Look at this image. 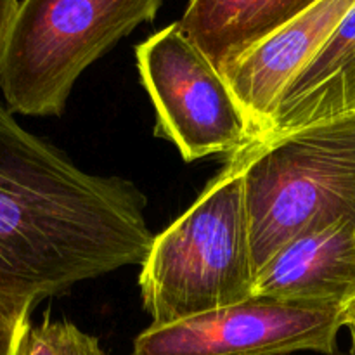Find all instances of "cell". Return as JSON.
Segmentation results:
<instances>
[{"instance_id":"30bf717a","label":"cell","mask_w":355,"mask_h":355,"mask_svg":"<svg viewBox=\"0 0 355 355\" xmlns=\"http://www.w3.org/2000/svg\"><path fill=\"white\" fill-rule=\"evenodd\" d=\"M319 0H189L177 21L222 73Z\"/></svg>"},{"instance_id":"ba28073f","label":"cell","mask_w":355,"mask_h":355,"mask_svg":"<svg viewBox=\"0 0 355 355\" xmlns=\"http://www.w3.org/2000/svg\"><path fill=\"white\" fill-rule=\"evenodd\" d=\"M253 298L347 307L355 300V220L295 239L257 272Z\"/></svg>"},{"instance_id":"6da1fadb","label":"cell","mask_w":355,"mask_h":355,"mask_svg":"<svg viewBox=\"0 0 355 355\" xmlns=\"http://www.w3.org/2000/svg\"><path fill=\"white\" fill-rule=\"evenodd\" d=\"M144 207L134 184L76 168L0 104V300L33 309L142 266L155 239Z\"/></svg>"},{"instance_id":"52a82bcc","label":"cell","mask_w":355,"mask_h":355,"mask_svg":"<svg viewBox=\"0 0 355 355\" xmlns=\"http://www.w3.org/2000/svg\"><path fill=\"white\" fill-rule=\"evenodd\" d=\"M354 3L355 0H319L253 45L222 73L259 137L269 127L288 83L318 54Z\"/></svg>"},{"instance_id":"8992f818","label":"cell","mask_w":355,"mask_h":355,"mask_svg":"<svg viewBox=\"0 0 355 355\" xmlns=\"http://www.w3.org/2000/svg\"><path fill=\"white\" fill-rule=\"evenodd\" d=\"M345 309L250 298L170 324H151L130 355H338Z\"/></svg>"},{"instance_id":"7a4b0ae2","label":"cell","mask_w":355,"mask_h":355,"mask_svg":"<svg viewBox=\"0 0 355 355\" xmlns=\"http://www.w3.org/2000/svg\"><path fill=\"white\" fill-rule=\"evenodd\" d=\"M255 276L236 153L196 203L155 236L139 276L142 307L153 324H170L250 300Z\"/></svg>"},{"instance_id":"7c38bea8","label":"cell","mask_w":355,"mask_h":355,"mask_svg":"<svg viewBox=\"0 0 355 355\" xmlns=\"http://www.w3.org/2000/svg\"><path fill=\"white\" fill-rule=\"evenodd\" d=\"M31 309L0 300V355H16L21 338L30 326Z\"/></svg>"},{"instance_id":"8fae6325","label":"cell","mask_w":355,"mask_h":355,"mask_svg":"<svg viewBox=\"0 0 355 355\" xmlns=\"http://www.w3.org/2000/svg\"><path fill=\"white\" fill-rule=\"evenodd\" d=\"M16 355H106L99 340L76 328L69 321H51L31 324L21 338Z\"/></svg>"},{"instance_id":"5b68a950","label":"cell","mask_w":355,"mask_h":355,"mask_svg":"<svg viewBox=\"0 0 355 355\" xmlns=\"http://www.w3.org/2000/svg\"><path fill=\"white\" fill-rule=\"evenodd\" d=\"M139 75L156 110L158 137L186 162L231 158L259 139L220 69L173 23L135 47Z\"/></svg>"},{"instance_id":"9c48e42d","label":"cell","mask_w":355,"mask_h":355,"mask_svg":"<svg viewBox=\"0 0 355 355\" xmlns=\"http://www.w3.org/2000/svg\"><path fill=\"white\" fill-rule=\"evenodd\" d=\"M355 116V3L281 94L257 141Z\"/></svg>"},{"instance_id":"4fadbf2b","label":"cell","mask_w":355,"mask_h":355,"mask_svg":"<svg viewBox=\"0 0 355 355\" xmlns=\"http://www.w3.org/2000/svg\"><path fill=\"white\" fill-rule=\"evenodd\" d=\"M19 0H0V62L6 52L7 40H9L10 30H12L14 19H16Z\"/></svg>"},{"instance_id":"5bb4252c","label":"cell","mask_w":355,"mask_h":355,"mask_svg":"<svg viewBox=\"0 0 355 355\" xmlns=\"http://www.w3.org/2000/svg\"><path fill=\"white\" fill-rule=\"evenodd\" d=\"M345 328H349L350 336H352L354 355H355V300L350 302L345 309Z\"/></svg>"},{"instance_id":"3957f363","label":"cell","mask_w":355,"mask_h":355,"mask_svg":"<svg viewBox=\"0 0 355 355\" xmlns=\"http://www.w3.org/2000/svg\"><path fill=\"white\" fill-rule=\"evenodd\" d=\"M239 155L257 272L295 239L355 220V116L255 141Z\"/></svg>"},{"instance_id":"277c9868","label":"cell","mask_w":355,"mask_h":355,"mask_svg":"<svg viewBox=\"0 0 355 355\" xmlns=\"http://www.w3.org/2000/svg\"><path fill=\"white\" fill-rule=\"evenodd\" d=\"M163 0H23L0 62L10 113L59 116L78 76Z\"/></svg>"}]
</instances>
